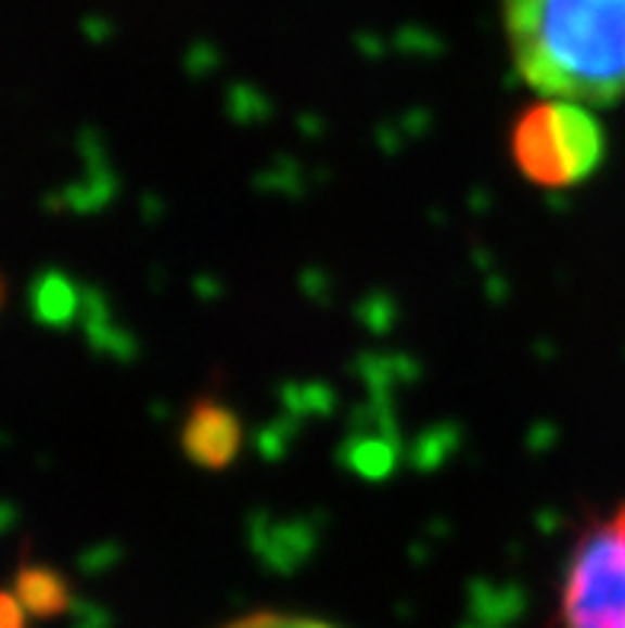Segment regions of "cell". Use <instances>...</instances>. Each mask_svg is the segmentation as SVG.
Returning <instances> with one entry per match:
<instances>
[{"label": "cell", "mask_w": 625, "mask_h": 628, "mask_svg": "<svg viewBox=\"0 0 625 628\" xmlns=\"http://www.w3.org/2000/svg\"><path fill=\"white\" fill-rule=\"evenodd\" d=\"M514 67L539 97L625 100V0H501Z\"/></svg>", "instance_id": "6da1fadb"}, {"label": "cell", "mask_w": 625, "mask_h": 628, "mask_svg": "<svg viewBox=\"0 0 625 628\" xmlns=\"http://www.w3.org/2000/svg\"><path fill=\"white\" fill-rule=\"evenodd\" d=\"M511 157L533 185L569 189L600 166L603 131L584 103L543 97L514 121Z\"/></svg>", "instance_id": "7a4b0ae2"}, {"label": "cell", "mask_w": 625, "mask_h": 628, "mask_svg": "<svg viewBox=\"0 0 625 628\" xmlns=\"http://www.w3.org/2000/svg\"><path fill=\"white\" fill-rule=\"evenodd\" d=\"M562 628H625V504L577 539L562 584Z\"/></svg>", "instance_id": "3957f363"}, {"label": "cell", "mask_w": 625, "mask_h": 628, "mask_svg": "<svg viewBox=\"0 0 625 628\" xmlns=\"http://www.w3.org/2000/svg\"><path fill=\"white\" fill-rule=\"evenodd\" d=\"M179 444H182V453L195 466L227 470L240 453L243 427L227 406H220L214 399H199L182 421Z\"/></svg>", "instance_id": "277c9868"}, {"label": "cell", "mask_w": 625, "mask_h": 628, "mask_svg": "<svg viewBox=\"0 0 625 628\" xmlns=\"http://www.w3.org/2000/svg\"><path fill=\"white\" fill-rule=\"evenodd\" d=\"M64 584L46 572V568H26L20 575V600L23 610H36V613H54L64 603Z\"/></svg>", "instance_id": "5b68a950"}, {"label": "cell", "mask_w": 625, "mask_h": 628, "mask_svg": "<svg viewBox=\"0 0 625 628\" xmlns=\"http://www.w3.org/2000/svg\"><path fill=\"white\" fill-rule=\"evenodd\" d=\"M220 628H335L322 619H312V616H297V613H271V610H262V613H250V616H240L233 623Z\"/></svg>", "instance_id": "8992f818"}]
</instances>
